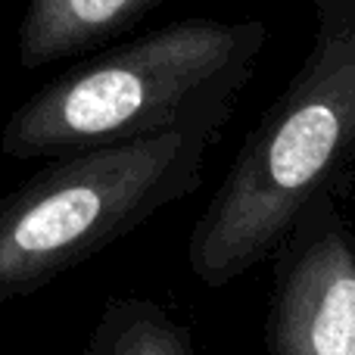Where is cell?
Returning a JSON list of instances; mask_svg holds the SVG:
<instances>
[{
    "instance_id": "6da1fadb",
    "label": "cell",
    "mask_w": 355,
    "mask_h": 355,
    "mask_svg": "<svg viewBox=\"0 0 355 355\" xmlns=\"http://www.w3.org/2000/svg\"><path fill=\"white\" fill-rule=\"evenodd\" d=\"M265 44L262 22L184 19L47 81L12 110L0 153L16 162L225 125Z\"/></svg>"
},
{
    "instance_id": "8992f818",
    "label": "cell",
    "mask_w": 355,
    "mask_h": 355,
    "mask_svg": "<svg viewBox=\"0 0 355 355\" xmlns=\"http://www.w3.org/2000/svg\"><path fill=\"white\" fill-rule=\"evenodd\" d=\"M78 355H196L190 331L137 296L110 300Z\"/></svg>"
},
{
    "instance_id": "7a4b0ae2",
    "label": "cell",
    "mask_w": 355,
    "mask_h": 355,
    "mask_svg": "<svg viewBox=\"0 0 355 355\" xmlns=\"http://www.w3.org/2000/svg\"><path fill=\"white\" fill-rule=\"evenodd\" d=\"M355 153V0H318L302 69L271 103L193 225L190 271L206 287L240 277L309 212Z\"/></svg>"
},
{
    "instance_id": "5b68a950",
    "label": "cell",
    "mask_w": 355,
    "mask_h": 355,
    "mask_svg": "<svg viewBox=\"0 0 355 355\" xmlns=\"http://www.w3.org/2000/svg\"><path fill=\"white\" fill-rule=\"evenodd\" d=\"M166 0H28L19 22V62L41 69L122 35Z\"/></svg>"
},
{
    "instance_id": "3957f363",
    "label": "cell",
    "mask_w": 355,
    "mask_h": 355,
    "mask_svg": "<svg viewBox=\"0 0 355 355\" xmlns=\"http://www.w3.org/2000/svg\"><path fill=\"white\" fill-rule=\"evenodd\" d=\"M221 125L50 156L0 196V302L50 287L162 206L193 193Z\"/></svg>"
},
{
    "instance_id": "277c9868",
    "label": "cell",
    "mask_w": 355,
    "mask_h": 355,
    "mask_svg": "<svg viewBox=\"0 0 355 355\" xmlns=\"http://www.w3.org/2000/svg\"><path fill=\"white\" fill-rule=\"evenodd\" d=\"M275 355H355V252L340 227L290 262L271 312Z\"/></svg>"
}]
</instances>
